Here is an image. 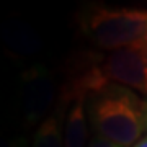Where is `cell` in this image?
Returning <instances> with one entry per match:
<instances>
[{"mask_svg":"<svg viewBox=\"0 0 147 147\" xmlns=\"http://www.w3.org/2000/svg\"><path fill=\"white\" fill-rule=\"evenodd\" d=\"M23 115L28 126L36 124L54 101V79L44 67H33L21 80Z\"/></svg>","mask_w":147,"mask_h":147,"instance_id":"cell-4","label":"cell"},{"mask_svg":"<svg viewBox=\"0 0 147 147\" xmlns=\"http://www.w3.org/2000/svg\"><path fill=\"white\" fill-rule=\"evenodd\" d=\"M87 137H88V131H87L84 100H77L72 103L65 121L64 147H85Z\"/></svg>","mask_w":147,"mask_h":147,"instance_id":"cell-6","label":"cell"},{"mask_svg":"<svg viewBox=\"0 0 147 147\" xmlns=\"http://www.w3.org/2000/svg\"><path fill=\"white\" fill-rule=\"evenodd\" d=\"M146 51H147V46H146Z\"/></svg>","mask_w":147,"mask_h":147,"instance_id":"cell-11","label":"cell"},{"mask_svg":"<svg viewBox=\"0 0 147 147\" xmlns=\"http://www.w3.org/2000/svg\"><path fill=\"white\" fill-rule=\"evenodd\" d=\"M85 34L103 49L147 46V10L93 8L84 20Z\"/></svg>","mask_w":147,"mask_h":147,"instance_id":"cell-2","label":"cell"},{"mask_svg":"<svg viewBox=\"0 0 147 147\" xmlns=\"http://www.w3.org/2000/svg\"><path fill=\"white\" fill-rule=\"evenodd\" d=\"M134 147H147V136H146V137H142V139L137 142Z\"/></svg>","mask_w":147,"mask_h":147,"instance_id":"cell-9","label":"cell"},{"mask_svg":"<svg viewBox=\"0 0 147 147\" xmlns=\"http://www.w3.org/2000/svg\"><path fill=\"white\" fill-rule=\"evenodd\" d=\"M90 121L96 136L119 147H131L141 141L146 129L144 100L131 90L108 84L92 95Z\"/></svg>","mask_w":147,"mask_h":147,"instance_id":"cell-1","label":"cell"},{"mask_svg":"<svg viewBox=\"0 0 147 147\" xmlns=\"http://www.w3.org/2000/svg\"><path fill=\"white\" fill-rule=\"evenodd\" d=\"M100 72L108 82L127 85L147 95V51L146 46L118 49L105 57Z\"/></svg>","mask_w":147,"mask_h":147,"instance_id":"cell-3","label":"cell"},{"mask_svg":"<svg viewBox=\"0 0 147 147\" xmlns=\"http://www.w3.org/2000/svg\"><path fill=\"white\" fill-rule=\"evenodd\" d=\"M88 147H116V146L113 144V142L106 141V139H103V137H100V136H96V137L92 139V142H90Z\"/></svg>","mask_w":147,"mask_h":147,"instance_id":"cell-8","label":"cell"},{"mask_svg":"<svg viewBox=\"0 0 147 147\" xmlns=\"http://www.w3.org/2000/svg\"><path fill=\"white\" fill-rule=\"evenodd\" d=\"M144 119H146V127H147V101H144Z\"/></svg>","mask_w":147,"mask_h":147,"instance_id":"cell-10","label":"cell"},{"mask_svg":"<svg viewBox=\"0 0 147 147\" xmlns=\"http://www.w3.org/2000/svg\"><path fill=\"white\" fill-rule=\"evenodd\" d=\"M2 36L7 42V47L13 49L16 54H34L41 47V41L34 31H31L28 25L18 20L5 25V28L2 30Z\"/></svg>","mask_w":147,"mask_h":147,"instance_id":"cell-5","label":"cell"},{"mask_svg":"<svg viewBox=\"0 0 147 147\" xmlns=\"http://www.w3.org/2000/svg\"><path fill=\"white\" fill-rule=\"evenodd\" d=\"M61 113H53L42 121L33 137L31 147H64L62 137V119Z\"/></svg>","mask_w":147,"mask_h":147,"instance_id":"cell-7","label":"cell"}]
</instances>
